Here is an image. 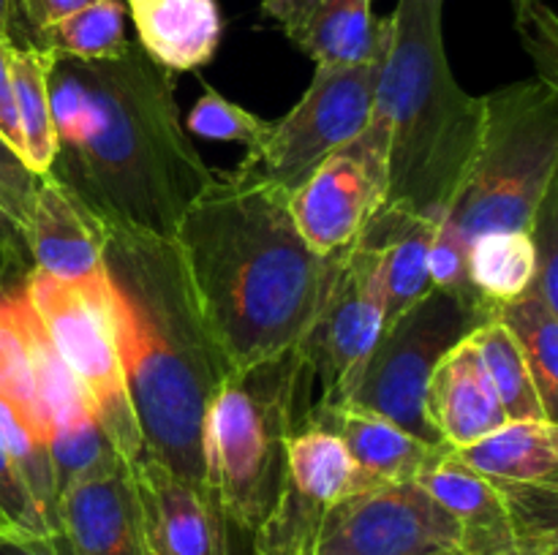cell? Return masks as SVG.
Wrapping results in <instances>:
<instances>
[{
	"label": "cell",
	"instance_id": "obj_1",
	"mask_svg": "<svg viewBox=\"0 0 558 555\" xmlns=\"http://www.w3.org/2000/svg\"><path fill=\"white\" fill-rule=\"evenodd\" d=\"M54 158L63 183L98 226L174 239L216 172L185 134L174 74L131 41L112 60L54 54L49 69Z\"/></svg>",
	"mask_w": 558,
	"mask_h": 555
},
{
	"label": "cell",
	"instance_id": "obj_2",
	"mask_svg": "<svg viewBox=\"0 0 558 555\" xmlns=\"http://www.w3.org/2000/svg\"><path fill=\"white\" fill-rule=\"evenodd\" d=\"M289 190L218 174L183 212L174 245L229 368L298 346L330 281L332 256L308 248Z\"/></svg>",
	"mask_w": 558,
	"mask_h": 555
},
{
	"label": "cell",
	"instance_id": "obj_3",
	"mask_svg": "<svg viewBox=\"0 0 558 555\" xmlns=\"http://www.w3.org/2000/svg\"><path fill=\"white\" fill-rule=\"evenodd\" d=\"M101 229L114 332L145 455L210 495L205 424L232 368L202 319L174 239Z\"/></svg>",
	"mask_w": 558,
	"mask_h": 555
},
{
	"label": "cell",
	"instance_id": "obj_4",
	"mask_svg": "<svg viewBox=\"0 0 558 555\" xmlns=\"http://www.w3.org/2000/svg\"><path fill=\"white\" fill-rule=\"evenodd\" d=\"M445 0H398L376 82L374 118L387 131V199L439 223L472 166L485 98L458 85L441 33Z\"/></svg>",
	"mask_w": 558,
	"mask_h": 555
},
{
	"label": "cell",
	"instance_id": "obj_5",
	"mask_svg": "<svg viewBox=\"0 0 558 555\" xmlns=\"http://www.w3.org/2000/svg\"><path fill=\"white\" fill-rule=\"evenodd\" d=\"M483 98V141L436 229L428 275L434 288L494 305L469 281L466 248L480 234L532 226L539 201L558 180V87L526 79Z\"/></svg>",
	"mask_w": 558,
	"mask_h": 555
},
{
	"label": "cell",
	"instance_id": "obj_6",
	"mask_svg": "<svg viewBox=\"0 0 558 555\" xmlns=\"http://www.w3.org/2000/svg\"><path fill=\"white\" fill-rule=\"evenodd\" d=\"M311 373L298 346L232 370L205 424L207 490L223 522L254 536L272 509L289 441L303 424Z\"/></svg>",
	"mask_w": 558,
	"mask_h": 555
},
{
	"label": "cell",
	"instance_id": "obj_7",
	"mask_svg": "<svg viewBox=\"0 0 558 555\" xmlns=\"http://www.w3.org/2000/svg\"><path fill=\"white\" fill-rule=\"evenodd\" d=\"M494 313V305L430 288L381 330L343 403L390 419L425 444L447 446L425 417L428 381L436 365Z\"/></svg>",
	"mask_w": 558,
	"mask_h": 555
},
{
	"label": "cell",
	"instance_id": "obj_8",
	"mask_svg": "<svg viewBox=\"0 0 558 555\" xmlns=\"http://www.w3.org/2000/svg\"><path fill=\"white\" fill-rule=\"evenodd\" d=\"M22 294L120 455L129 462L140 460L145 455V441L125 386L112 297H96L38 270L27 272Z\"/></svg>",
	"mask_w": 558,
	"mask_h": 555
},
{
	"label": "cell",
	"instance_id": "obj_9",
	"mask_svg": "<svg viewBox=\"0 0 558 555\" xmlns=\"http://www.w3.org/2000/svg\"><path fill=\"white\" fill-rule=\"evenodd\" d=\"M379 69L381 58L357 65H316L303 98L270 123L265 147L245 156L234 174L267 180L292 194L330 152L349 145L371 123Z\"/></svg>",
	"mask_w": 558,
	"mask_h": 555
},
{
	"label": "cell",
	"instance_id": "obj_10",
	"mask_svg": "<svg viewBox=\"0 0 558 555\" xmlns=\"http://www.w3.org/2000/svg\"><path fill=\"white\" fill-rule=\"evenodd\" d=\"M385 278L379 254L354 239L332 256L330 281L298 351L325 406H341L385 330Z\"/></svg>",
	"mask_w": 558,
	"mask_h": 555
},
{
	"label": "cell",
	"instance_id": "obj_11",
	"mask_svg": "<svg viewBox=\"0 0 558 555\" xmlns=\"http://www.w3.org/2000/svg\"><path fill=\"white\" fill-rule=\"evenodd\" d=\"M458 522L417 479L354 488L327 511L311 555H441Z\"/></svg>",
	"mask_w": 558,
	"mask_h": 555
},
{
	"label": "cell",
	"instance_id": "obj_12",
	"mask_svg": "<svg viewBox=\"0 0 558 555\" xmlns=\"http://www.w3.org/2000/svg\"><path fill=\"white\" fill-rule=\"evenodd\" d=\"M387 199V131L371 123L292 190V218L308 248L336 256L360 237Z\"/></svg>",
	"mask_w": 558,
	"mask_h": 555
},
{
	"label": "cell",
	"instance_id": "obj_13",
	"mask_svg": "<svg viewBox=\"0 0 558 555\" xmlns=\"http://www.w3.org/2000/svg\"><path fill=\"white\" fill-rule=\"evenodd\" d=\"M354 484L341 439L303 419L289 441L287 466L272 509L254 533V555H311L322 522Z\"/></svg>",
	"mask_w": 558,
	"mask_h": 555
},
{
	"label": "cell",
	"instance_id": "obj_14",
	"mask_svg": "<svg viewBox=\"0 0 558 555\" xmlns=\"http://www.w3.org/2000/svg\"><path fill=\"white\" fill-rule=\"evenodd\" d=\"M33 270L109 297L104 272V229L80 199L52 174L38 177L36 196L25 221Z\"/></svg>",
	"mask_w": 558,
	"mask_h": 555
},
{
	"label": "cell",
	"instance_id": "obj_15",
	"mask_svg": "<svg viewBox=\"0 0 558 555\" xmlns=\"http://www.w3.org/2000/svg\"><path fill=\"white\" fill-rule=\"evenodd\" d=\"M131 473L150 555H227V522L210 495L150 455Z\"/></svg>",
	"mask_w": 558,
	"mask_h": 555
},
{
	"label": "cell",
	"instance_id": "obj_16",
	"mask_svg": "<svg viewBox=\"0 0 558 555\" xmlns=\"http://www.w3.org/2000/svg\"><path fill=\"white\" fill-rule=\"evenodd\" d=\"M283 36L316 65H357L379 60L387 16L376 20L374 0H262Z\"/></svg>",
	"mask_w": 558,
	"mask_h": 555
},
{
	"label": "cell",
	"instance_id": "obj_17",
	"mask_svg": "<svg viewBox=\"0 0 558 555\" xmlns=\"http://www.w3.org/2000/svg\"><path fill=\"white\" fill-rule=\"evenodd\" d=\"M305 419L341 439L354 468L352 490L423 477L452 449V446L425 444L390 419L349 403L341 406L314 403L305 411Z\"/></svg>",
	"mask_w": 558,
	"mask_h": 555
},
{
	"label": "cell",
	"instance_id": "obj_18",
	"mask_svg": "<svg viewBox=\"0 0 558 555\" xmlns=\"http://www.w3.org/2000/svg\"><path fill=\"white\" fill-rule=\"evenodd\" d=\"M60 533L74 555H150L131 462L65 490Z\"/></svg>",
	"mask_w": 558,
	"mask_h": 555
},
{
	"label": "cell",
	"instance_id": "obj_19",
	"mask_svg": "<svg viewBox=\"0 0 558 555\" xmlns=\"http://www.w3.org/2000/svg\"><path fill=\"white\" fill-rule=\"evenodd\" d=\"M425 417L452 449H463L507 422L499 395L469 337L436 365L425 392Z\"/></svg>",
	"mask_w": 558,
	"mask_h": 555
},
{
	"label": "cell",
	"instance_id": "obj_20",
	"mask_svg": "<svg viewBox=\"0 0 558 555\" xmlns=\"http://www.w3.org/2000/svg\"><path fill=\"white\" fill-rule=\"evenodd\" d=\"M417 482L456 517L463 555H523L510 509L490 479L447 452Z\"/></svg>",
	"mask_w": 558,
	"mask_h": 555
},
{
	"label": "cell",
	"instance_id": "obj_21",
	"mask_svg": "<svg viewBox=\"0 0 558 555\" xmlns=\"http://www.w3.org/2000/svg\"><path fill=\"white\" fill-rule=\"evenodd\" d=\"M436 229L439 223L430 218L414 215L403 207L381 205L360 232L357 243L374 248L381 261L387 297L385 326L434 288L428 275V256Z\"/></svg>",
	"mask_w": 558,
	"mask_h": 555
},
{
	"label": "cell",
	"instance_id": "obj_22",
	"mask_svg": "<svg viewBox=\"0 0 558 555\" xmlns=\"http://www.w3.org/2000/svg\"><path fill=\"white\" fill-rule=\"evenodd\" d=\"M140 47L161 69L194 71L216 58L223 20L216 0H125Z\"/></svg>",
	"mask_w": 558,
	"mask_h": 555
},
{
	"label": "cell",
	"instance_id": "obj_23",
	"mask_svg": "<svg viewBox=\"0 0 558 555\" xmlns=\"http://www.w3.org/2000/svg\"><path fill=\"white\" fill-rule=\"evenodd\" d=\"M452 452L488 479L558 484V422H505L485 439Z\"/></svg>",
	"mask_w": 558,
	"mask_h": 555
},
{
	"label": "cell",
	"instance_id": "obj_24",
	"mask_svg": "<svg viewBox=\"0 0 558 555\" xmlns=\"http://www.w3.org/2000/svg\"><path fill=\"white\" fill-rule=\"evenodd\" d=\"M54 54L14 41L11 47V92L22 134V158L33 174H49L54 158L52 107H49V69Z\"/></svg>",
	"mask_w": 558,
	"mask_h": 555
},
{
	"label": "cell",
	"instance_id": "obj_25",
	"mask_svg": "<svg viewBox=\"0 0 558 555\" xmlns=\"http://www.w3.org/2000/svg\"><path fill=\"white\" fill-rule=\"evenodd\" d=\"M469 341L474 343L480 359H483V368L494 384L496 395H499L507 422H556L545 411L543 397L534 386L515 337L499 319L485 321L469 335Z\"/></svg>",
	"mask_w": 558,
	"mask_h": 555
},
{
	"label": "cell",
	"instance_id": "obj_26",
	"mask_svg": "<svg viewBox=\"0 0 558 555\" xmlns=\"http://www.w3.org/2000/svg\"><path fill=\"white\" fill-rule=\"evenodd\" d=\"M494 319L510 330L521 348L534 386L543 397L545 411L556 419L558 408V313L534 292L521 294L512 303L496 305Z\"/></svg>",
	"mask_w": 558,
	"mask_h": 555
},
{
	"label": "cell",
	"instance_id": "obj_27",
	"mask_svg": "<svg viewBox=\"0 0 558 555\" xmlns=\"http://www.w3.org/2000/svg\"><path fill=\"white\" fill-rule=\"evenodd\" d=\"M466 272L480 297L494 305L512 303L532 288V237L529 232L480 234L466 248Z\"/></svg>",
	"mask_w": 558,
	"mask_h": 555
},
{
	"label": "cell",
	"instance_id": "obj_28",
	"mask_svg": "<svg viewBox=\"0 0 558 555\" xmlns=\"http://www.w3.org/2000/svg\"><path fill=\"white\" fill-rule=\"evenodd\" d=\"M31 47L80 60H112L129 52L123 0H96L31 38Z\"/></svg>",
	"mask_w": 558,
	"mask_h": 555
},
{
	"label": "cell",
	"instance_id": "obj_29",
	"mask_svg": "<svg viewBox=\"0 0 558 555\" xmlns=\"http://www.w3.org/2000/svg\"><path fill=\"white\" fill-rule=\"evenodd\" d=\"M0 444L9 452L20 477L25 479L47 526L54 533H60V495L47 441L33 433L3 397H0Z\"/></svg>",
	"mask_w": 558,
	"mask_h": 555
},
{
	"label": "cell",
	"instance_id": "obj_30",
	"mask_svg": "<svg viewBox=\"0 0 558 555\" xmlns=\"http://www.w3.org/2000/svg\"><path fill=\"white\" fill-rule=\"evenodd\" d=\"M189 131L205 136V139L240 141L243 147H248V156H254L270 136V120H262L259 114L248 112L240 103H232L218 90L207 87L191 109Z\"/></svg>",
	"mask_w": 558,
	"mask_h": 555
},
{
	"label": "cell",
	"instance_id": "obj_31",
	"mask_svg": "<svg viewBox=\"0 0 558 555\" xmlns=\"http://www.w3.org/2000/svg\"><path fill=\"white\" fill-rule=\"evenodd\" d=\"M529 237L534 245V281L529 292L558 313V180L539 201Z\"/></svg>",
	"mask_w": 558,
	"mask_h": 555
},
{
	"label": "cell",
	"instance_id": "obj_32",
	"mask_svg": "<svg viewBox=\"0 0 558 555\" xmlns=\"http://www.w3.org/2000/svg\"><path fill=\"white\" fill-rule=\"evenodd\" d=\"M33 270L25 239V215L0 185V292L22 286Z\"/></svg>",
	"mask_w": 558,
	"mask_h": 555
},
{
	"label": "cell",
	"instance_id": "obj_33",
	"mask_svg": "<svg viewBox=\"0 0 558 555\" xmlns=\"http://www.w3.org/2000/svg\"><path fill=\"white\" fill-rule=\"evenodd\" d=\"M0 515L5 517V522L14 531L25 533V536H47V533H54L47 526V520H44L36 498L31 495L25 479L20 477V471L11 462L3 444H0Z\"/></svg>",
	"mask_w": 558,
	"mask_h": 555
},
{
	"label": "cell",
	"instance_id": "obj_34",
	"mask_svg": "<svg viewBox=\"0 0 558 555\" xmlns=\"http://www.w3.org/2000/svg\"><path fill=\"white\" fill-rule=\"evenodd\" d=\"M521 33L523 47L532 52L537 63V79L548 82L550 87H558V25L556 14L545 3H539L521 25H515Z\"/></svg>",
	"mask_w": 558,
	"mask_h": 555
},
{
	"label": "cell",
	"instance_id": "obj_35",
	"mask_svg": "<svg viewBox=\"0 0 558 555\" xmlns=\"http://www.w3.org/2000/svg\"><path fill=\"white\" fill-rule=\"evenodd\" d=\"M0 185H3L5 194L20 205L22 215L27 221V212H31L33 196L38 188V174H33L27 169V163L22 161L20 152L9 145V141L0 136Z\"/></svg>",
	"mask_w": 558,
	"mask_h": 555
},
{
	"label": "cell",
	"instance_id": "obj_36",
	"mask_svg": "<svg viewBox=\"0 0 558 555\" xmlns=\"http://www.w3.org/2000/svg\"><path fill=\"white\" fill-rule=\"evenodd\" d=\"M90 3H96V0H14V16L25 22L33 38L52 22L63 20V16L74 14Z\"/></svg>",
	"mask_w": 558,
	"mask_h": 555
},
{
	"label": "cell",
	"instance_id": "obj_37",
	"mask_svg": "<svg viewBox=\"0 0 558 555\" xmlns=\"http://www.w3.org/2000/svg\"><path fill=\"white\" fill-rule=\"evenodd\" d=\"M11 47H14V41H0V136L22 156L20 120H16L14 92H11Z\"/></svg>",
	"mask_w": 558,
	"mask_h": 555
},
{
	"label": "cell",
	"instance_id": "obj_38",
	"mask_svg": "<svg viewBox=\"0 0 558 555\" xmlns=\"http://www.w3.org/2000/svg\"><path fill=\"white\" fill-rule=\"evenodd\" d=\"M0 555H74L63 533L47 536H25V533H5L0 536Z\"/></svg>",
	"mask_w": 558,
	"mask_h": 555
},
{
	"label": "cell",
	"instance_id": "obj_39",
	"mask_svg": "<svg viewBox=\"0 0 558 555\" xmlns=\"http://www.w3.org/2000/svg\"><path fill=\"white\" fill-rule=\"evenodd\" d=\"M0 41H14V0H0Z\"/></svg>",
	"mask_w": 558,
	"mask_h": 555
},
{
	"label": "cell",
	"instance_id": "obj_40",
	"mask_svg": "<svg viewBox=\"0 0 558 555\" xmlns=\"http://www.w3.org/2000/svg\"><path fill=\"white\" fill-rule=\"evenodd\" d=\"M543 0H512V9H515V25H521L529 14H532Z\"/></svg>",
	"mask_w": 558,
	"mask_h": 555
},
{
	"label": "cell",
	"instance_id": "obj_41",
	"mask_svg": "<svg viewBox=\"0 0 558 555\" xmlns=\"http://www.w3.org/2000/svg\"><path fill=\"white\" fill-rule=\"evenodd\" d=\"M5 533H20V531H14V528H11L9 522H5V517L0 515V536H5Z\"/></svg>",
	"mask_w": 558,
	"mask_h": 555
},
{
	"label": "cell",
	"instance_id": "obj_42",
	"mask_svg": "<svg viewBox=\"0 0 558 555\" xmlns=\"http://www.w3.org/2000/svg\"><path fill=\"white\" fill-rule=\"evenodd\" d=\"M441 555H463L461 550H452V553H441Z\"/></svg>",
	"mask_w": 558,
	"mask_h": 555
}]
</instances>
